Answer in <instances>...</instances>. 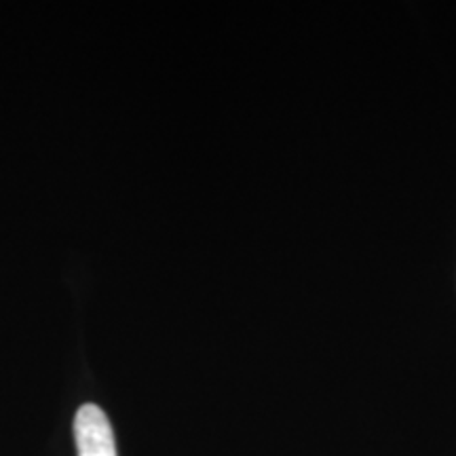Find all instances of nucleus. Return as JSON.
Here are the masks:
<instances>
[{"label": "nucleus", "mask_w": 456, "mask_h": 456, "mask_svg": "<svg viewBox=\"0 0 456 456\" xmlns=\"http://www.w3.org/2000/svg\"><path fill=\"white\" fill-rule=\"evenodd\" d=\"M74 442L78 456H118L110 420L95 403L78 408L74 416Z\"/></svg>", "instance_id": "obj_1"}]
</instances>
